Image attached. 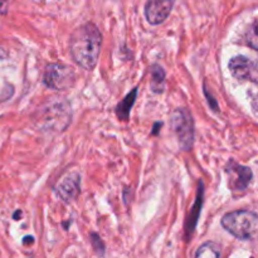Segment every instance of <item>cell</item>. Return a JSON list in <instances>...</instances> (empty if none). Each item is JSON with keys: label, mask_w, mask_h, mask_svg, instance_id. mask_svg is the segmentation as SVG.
<instances>
[{"label": "cell", "mask_w": 258, "mask_h": 258, "mask_svg": "<svg viewBox=\"0 0 258 258\" xmlns=\"http://www.w3.org/2000/svg\"><path fill=\"white\" fill-rule=\"evenodd\" d=\"M102 45V34L96 24L88 22L80 25L71 34L68 50L73 62L86 71L97 66Z\"/></svg>", "instance_id": "1"}, {"label": "cell", "mask_w": 258, "mask_h": 258, "mask_svg": "<svg viewBox=\"0 0 258 258\" xmlns=\"http://www.w3.org/2000/svg\"><path fill=\"white\" fill-rule=\"evenodd\" d=\"M150 88L154 93H163L165 90V70L158 63H154L150 67Z\"/></svg>", "instance_id": "12"}, {"label": "cell", "mask_w": 258, "mask_h": 258, "mask_svg": "<svg viewBox=\"0 0 258 258\" xmlns=\"http://www.w3.org/2000/svg\"><path fill=\"white\" fill-rule=\"evenodd\" d=\"M76 83V73L71 66L60 62L48 63L43 72V85L49 90L67 91Z\"/></svg>", "instance_id": "5"}, {"label": "cell", "mask_w": 258, "mask_h": 258, "mask_svg": "<svg viewBox=\"0 0 258 258\" xmlns=\"http://www.w3.org/2000/svg\"><path fill=\"white\" fill-rule=\"evenodd\" d=\"M170 126L178 139L181 150H191L194 145V118L190 110L186 107H178L170 113Z\"/></svg>", "instance_id": "4"}, {"label": "cell", "mask_w": 258, "mask_h": 258, "mask_svg": "<svg viewBox=\"0 0 258 258\" xmlns=\"http://www.w3.org/2000/svg\"><path fill=\"white\" fill-rule=\"evenodd\" d=\"M47 101L35 111V125L45 131L62 133L70 126L72 120V107L70 102L62 98H53Z\"/></svg>", "instance_id": "2"}, {"label": "cell", "mask_w": 258, "mask_h": 258, "mask_svg": "<svg viewBox=\"0 0 258 258\" xmlns=\"http://www.w3.org/2000/svg\"><path fill=\"white\" fill-rule=\"evenodd\" d=\"M226 174L228 176V188L231 189L234 196L242 194L248 189L252 179H253V173L251 168L244 166L234 161L233 159L227 163L226 165Z\"/></svg>", "instance_id": "6"}, {"label": "cell", "mask_w": 258, "mask_h": 258, "mask_svg": "<svg viewBox=\"0 0 258 258\" xmlns=\"http://www.w3.org/2000/svg\"><path fill=\"white\" fill-rule=\"evenodd\" d=\"M8 3H9V0H0V14H7L8 13Z\"/></svg>", "instance_id": "16"}, {"label": "cell", "mask_w": 258, "mask_h": 258, "mask_svg": "<svg viewBox=\"0 0 258 258\" xmlns=\"http://www.w3.org/2000/svg\"><path fill=\"white\" fill-rule=\"evenodd\" d=\"M204 95H206L207 101H208V103H209V106H211L212 110L216 111V112H219V106H218V103H217L216 101H214V97H212L211 92H209L208 88H207L206 85H204Z\"/></svg>", "instance_id": "15"}, {"label": "cell", "mask_w": 258, "mask_h": 258, "mask_svg": "<svg viewBox=\"0 0 258 258\" xmlns=\"http://www.w3.org/2000/svg\"><path fill=\"white\" fill-rule=\"evenodd\" d=\"M91 243H92L93 249H95L96 253H97L98 256L102 257L103 254H105V243H103V241L101 239V237L98 236L97 233H91Z\"/></svg>", "instance_id": "14"}, {"label": "cell", "mask_w": 258, "mask_h": 258, "mask_svg": "<svg viewBox=\"0 0 258 258\" xmlns=\"http://www.w3.org/2000/svg\"><path fill=\"white\" fill-rule=\"evenodd\" d=\"M174 7V0H148L145 5L146 20L151 25H160L168 19Z\"/></svg>", "instance_id": "8"}, {"label": "cell", "mask_w": 258, "mask_h": 258, "mask_svg": "<svg viewBox=\"0 0 258 258\" xmlns=\"http://www.w3.org/2000/svg\"><path fill=\"white\" fill-rule=\"evenodd\" d=\"M138 93H139V87H134L120 102L117 103L115 108V112L116 116L120 118L121 121H128L130 118V112H131V108L134 107L135 105V101L136 97H138Z\"/></svg>", "instance_id": "11"}, {"label": "cell", "mask_w": 258, "mask_h": 258, "mask_svg": "<svg viewBox=\"0 0 258 258\" xmlns=\"http://www.w3.org/2000/svg\"><path fill=\"white\" fill-rule=\"evenodd\" d=\"M228 70L236 80L242 82H252L256 85L258 81L257 63L247 55H234L229 59Z\"/></svg>", "instance_id": "7"}, {"label": "cell", "mask_w": 258, "mask_h": 258, "mask_svg": "<svg viewBox=\"0 0 258 258\" xmlns=\"http://www.w3.org/2000/svg\"><path fill=\"white\" fill-rule=\"evenodd\" d=\"M221 224L234 238L241 239V241H249V239H253L257 234L258 217L256 212L239 209V211L224 214Z\"/></svg>", "instance_id": "3"}, {"label": "cell", "mask_w": 258, "mask_h": 258, "mask_svg": "<svg viewBox=\"0 0 258 258\" xmlns=\"http://www.w3.org/2000/svg\"><path fill=\"white\" fill-rule=\"evenodd\" d=\"M221 257V247L216 242H204L196 252L194 258H219Z\"/></svg>", "instance_id": "13"}, {"label": "cell", "mask_w": 258, "mask_h": 258, "mask_svg": "<svg viewBox=\"0 0 258 258\" xmlns=\"http://www.w3.org/2000/svg\"><path fill=\"white\" fill-rule=\"evenodd\" d=\"M55 194L64 203H72L80 197L81 193V176L77 171L67 174L54 188Z\"/></svg>", "instance_id": "9"}, {"label": "cell", "mask_w": 258, "mask_h": 258, "mask_svg": "<svg viewBox=\"0 0 258 258\" xmlns=\"http://www.w3.org/2000/svg\"><path fill=\"white\" fill-rule=\"evenodd\" d=\"M203 202H204V183L203 181H199L198 188H197V196H196V202H194L193 207H191V211L189 212L188 218L185 222V239L189 241L191 237V234L194 233L197 228V224H198L199 216H201L202 208H203Z\"/></svg>", "instance_id": "10"}]
</instances>
